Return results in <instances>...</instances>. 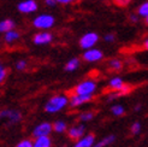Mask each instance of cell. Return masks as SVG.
Masks as SVG:
<instances>
[{"mask_svg":"<svg viewBox=\"0 0 148 147\" xmlns=\"http://www.w3.org/2000/svg\"><path fill=\"white\" fill-rule=\"evenodd\" d=\"M69 105V98L65 94H57L47 100L45 104V111L47 113H57Z\"/></svg>","mask_w":148,"mask_h":147,"instance_id":"obj_1","label":"cell"},{"mask_svg":"<svg viewBox=\"0 0 148 147\" xmlns=\"http://www.w3.org/2000/svg\"><path fill=\"white\" fill-rule=\"evenodd\" d=\"M56 23V18L49 13H41L38 14L34 19H33V25L36 29H40V32L43 30H48Z\"/></svg>","mask_w":148,"mask_h":147,"instance_id":"obj_2","label":"cell"},{"mask_svg":"<svg viewBox=\"0 0 148 147\" xmlns=\"http://www.w3.org/2000/svg\"><path fill=\"white\" fill-rule=\"evenodd\" d=\"M97 88H98V84L95 82L94 80L92 78H88V80H84L82 82H79L76 87H75V93L73 94H77V95H92L97 92Z\"/></svg>","mask_w":148,"mask_h":147,"instance_id":"obj_3","label":"cell"},{"mask_svg":"<svg viewBox=\"0 0 148 147\" xmlns=\"http://www.w3.org/2000/svg\"><path fill=\"white\" fill-rule=\"evenodd\" d=\"M98 41H99V35L94 32H89V33H86L81 36L78 45L82 49L87 51V49L94 48V46L98 43Z\"/></svg>","mask_w":148,"mask_h":147,"instance_id":"obj_4","label":"cell"},{"mask_svg":"<svg viewBox=\"0 0 148 147\" xmlns=\"http://www.w3.org/2000/svg\"><path fill=\"white\" fill-rule=\"evenodd\" d=\"M0 118L7 120L10 124H16L22 120V113L18 110H12V109H4L0 111Z\"/></svg>","mask_w":148,"mask_h":147,"instance_id":"obj_5","label":"cell"},{"mask_svg":"<svg viewBox=\"0 0 148 147\" xmlns=\"http://www.w3.org/2000/svg\"><path fill=\"white\" fill-rule=\"evenodd\" d=\"M53 131L52 128V124L49 122H42L40 124H38L34 130H33V136L36 137H42V136H49V134Z\"/></svg>","mask_w":148,"mask_h":147,"instance_id":"obj_6","label":"cell"},{"mask_svg":"<svg viewBox=\"0 0 148 147\" xmlns=\"http://www.w3.org/2000/svg\"><path fill=\"white\" fill-rule=\"evenodd\" d=\"M53 40V35L52 33H49L48 30H43V32H39L34 35L33 38V42L38 46H45L52 42Z\"/></svg>","mask_w":148,"mask_h":147,"instance_id":"obj_7","label":"cell"},{"mask_svg":"<svg viewBox=\"0 0 148 147\" xmlns=\"http://www.w3.org/2000/svg\"><path fill=\"white\" fill-rule=\"evenodd\" d=\"M17 9L19 12L24 13V14H29V13H34L38 11L39 5L35 0H23L17 5Z\"/></svg>","mask_w":148,"mask_h":147,"instance_id":"obj_8","label":"cell"},{"mask_svg":"<svg viewBox=\"0 0 148 147\" xmlns=\"http://www.w3.org/2000/svg\"><path fill=\"white\" fill-rule=\"evenodd\" d=\"M82 58H83V60H86L88 63H97V62H100L102 59L103 54L98 48H90V49L84 51Z\"/></svg>","mask_w":148,"mask_h":147,"instance_id":"obj_9","label":"cell"},{"mask_svg":"<svg viewBox=\"0 0 148 147\" xmlns=\"http://www.w3.org/2000/svg\"><path fill=\"white\" fill-rule=\"evenodd\" d=\"M93 100L92 95H77V94H72L70 99H69V104L71 107H79L87 102H89Z\"/></svg>","mask_w":148,"mask_h":147,"instance_id":"obj_10","label":"cell"},{"mask_svg":"<svg viewBox=\"0 0 148 147\" xmlns=\"http://www.w3.org/2000/svg\"><path fill=\"white\" fill-rule=\"evenodd\" d=\"M86 127L83 124H76V126H72L69 130H68V136L71 140H79L81 137H83L86 134Z\"/></svg>","mask_w":148,"mask_h":147,"instance_id":"obj_11","label":"cell"},{"mask_svg":"<svg viewBox=\"0 0 148 147\" xmlns=\"http://www.w3.org/2000/svg\"><path fill=\"white\" fill-rule=\"evenodd\" d=\"M95 144V136L93 134H87L81 137L73 145V147H93Z\"/></svg>","mask_w":148,"mask_h":147,"instance_id":"obj_12","label":"cell"},{"mask_svg":"<svg viewBox=\"0 0 148 147\" xmlns=\"http://www.w3.org/2000/svg\"><path fill=\"white\" fill-rule=\"evenodd\" d=\"M125 87V83H124V81L121 78V77H112L110 81H108V88L112 92H119L122 91L123 88Z\"/></svg>","mask_w":148,"mask_h":147,"instance_id":"obj_13","label":"cell"},{"mask_svg":"<svg viewBox=\"0 0 148 147\" xmlns=\"http://www.w3.org/2000/svg\"><path fill=\"white\" fill-rule=\"evenodd\" d=\"M19 38H21V34L16 29H12V30H9L7 33L4 34V40L6 43H13V42L18 41Z\"/></svg>","mask_w":148,"mask_h":147,"instance_id":"obj_14","label":"cell"},{"mask_svg":"<svg viewBox=\"0 0 148 147\" xmlns=\"http://www.w3.org/2000/svg\"><path fill=\"white\" fill-rule=\"evenodd\" d=\"M33 147H52V140L49 136L36 137L33 141Z\"/></svg>","mask_w":148,"mask_h":147,"instance_id":"obj_15","label":"cell"},{"mask_svg":"<svg viewBox=\"0 0 148 147\" xmlns=\"http://www.w3.org/2000/svg\"><path fill=\"white\" fill-rule=\"evenodd\" d=\"M14 29V22L12 19H3L0 22V34H5L9 30Z\"/></svg>","mask_w":148,"mask_h":147,"instance_id":"obj_16","label":"cell"},{"mask_svg":"<svg viewBox=\"0 0 148 147\" xmlns=\"http://www.w3.org/2000/svg\"><path fill=\"white\" fill-rule=\"evenodd\" d=\"M52 128H53V131H56V133L62 134V133H64V131L68 130V124H66V122L59 120V121H56L53 124H52Z\"/></svg>","mask_w":148,"mask_h":147,"instance_id":"obj_17","label":"cell"},{"mask_svg":"<svg viewBox=\"0 0 148 147\" xmlns=\"http://www.w3.org/2000/svg\"><path fill=\"white\" fill-rule=\"evenodd\" d=\"M114 140H116V136L114 135H108V136H105L99 142L94 144L93 147H106V146H110L111 144H113Z\"/></svg>","mask_w":148,"mask_h":147,"instance_id":"obj_18","label":"cell"},{"mask_svg":"<svg viewBox=\"0 0 148 147\" xmlns=\"http://www.w3.org/2000/svg\"><path fill=\"white\" fill-rule=\"evenodd\" d=\"M78 67H79V59L78 58H71V59L65 64V70L72 72V71H76L78 69Z\"/></svg>","mask_w":148,"mask_h":147,"instance_id":"obj_19","label":"cell"},{"mask_svg":"<svg viewBox=\"0 0 148 147\" xmlns=\"http://www.w3.org/2000/svg\"><path fill=\"white\" fill-rule=\"evenodd\" d=\"M137 16L138 17H142V18H147L148 17V0L142 4H140V6L137 7Z\"/></svg>","mask_w":148,"mask_h":147,"instance_id":"obj_20","label":"cell"},{"mask_svg":"<svg viewBox=\"0 0 148 147\" xmlns=\"http://www.w3.org/2000/svg\"><path fill=\"white\" fill-rule=\"evenodd\" d=\"M111 113H112L113 116H116V117H121L125 113V109L121 104H114V105L111 106Z\"/></svg>","mask_w":148,"mask_h":147,"instance_id":"obj_21","label":"cell"},{"mask_svg":"<svg viewBox=\"0 0 148 147\" xmlns=\"http://www.w3.org/2000/svg\"><path fill=\"white\" fill-rule=\"evenodd\" d=\"M94 116H95L94 112H92V111H86V112L79 113L78 118H79L81 122H89V121H92V120L94 118Z\"/></svg>","mask_w":148,"mask_h":147,"instance_id":"obj_22","label":"cell"},{"mask_svg":"<svg viewBox=\"0 0 148 147\" xmlns=\"http://www.w3.org/2000/svg\"><path fill=\"white\" fill-rule=\"evenodd\" d=\"M108 65H110V69H112L114 71H118V70H121L123 68V63L119 59H112V60H110Z\"/></svg>","mask_w":148,"mask_h":147,"instance_id":"obj_23","label":"cell"},{"mask_svg":"<svg viewBox=\"0 0 148 147\" xmlns=\"http://www.w3.org/2000/svg\"><path fill=\"white\" fill-rule=\"evenodd\" d=\"M130 130H131V134L132 135L140 134V131H141V123H140V122H134V123L131 124Z\"/></svg>","mask_w":148,"mask_h":147,"instance_id":"obj_24","label":"cell"},{"mask_svg":"<svg viewBox=\"0 0 148 147\" xmlns=\"http://www.w3.org/2000/svg\"><path fill=\"white\" fill-rule=\"evenodd\" d=\"M27 67H28V62L25 60V59H19L17 63H16V69L17 70H25L27 69Z\"/></svg>","mask_w":148,"mask_h":147,"instance_id":"obj_25","label":"cell"},{"mask_svg":"<svg viewBox=\"0 0 148 147\" xmlns=\"http://www.w3.org/2000/svg\"><path fill=\"white\" fill-rule=\"evenodd\" d=\"M16 147H33V141L29 140V139H24V140L19 141L16 145Z\"/></svg>","mask_w":148,"mask_h":147,"instance_id":"obj_26","label":"cell"},{"mask_svg":"<svg viewBox=\"0 0 148 147\" xmlns=\"http://www.w3.org/2000/svg\"><path fill=\"white\" fill-rule=\"evenodd\" d=\"M6 75H7V72H6V69H5V67L4 65L0 63V84H1L4 81H5V78H6Z\"/></svg>","mask_w":148,"mask_h":147,"instance_id":"obj_27","label":"cell"},{"mask_svg":"<svg viewBox=\"0 0 148 147\" xmlns=\"http://www.w3.org/2000/svg\"><path fill=\"white\" fill-rule=\"evenodd\" d=\"M103 40H105L106 42H113L116 40V35L110 33V34H106L105 36H103Z\"/></svg>","mask_w":148,"mask_h":147,"instance_id":"obj_28","label":"cell"},{"mask_svg":"<svg viewBox=\"0 0 148 147\" xmlns=\"http://www.w3.org/2000/svg\"><path fill=\"white\" fill-rule=\"evenodd\" d=\"M57 4H63V5H68V4H72L75 3L76 0H56Z\"/></svg>","mask_w":148,"mask_h":147,"instance_id":"obj_29","label":"cell"},{"mask_svg":"<svg viewBox=\"0 0 148 147\" xmlns=\"http://www.w3.org/2000/svg\"><path fill=\"white\" fill-rule=\"evenodd\" d=\"M138 16H137V13H131L130 16H129V19L131 21V22H134V23H136V22H138Z\"/></svg>","mask_w":148,"mask_h":147,"instance_id":"obj_30","label":"cell"},{"mask_svg":"<svg viewBox=\"0 0 148 147\" xmlns=\"http://www.w3.org/2000/svg\"><path fill=\"white\" fill-rule=\"evenodd\" d=\"M43 1H45V4H46L47 6H49V7H53V6L57 5L56 0H43Z\"/></svg>","mask_w":148,"mask_h":147,"instance_id":"obj_31","label":"cell"},{"mask_svg":"<svg viewBox=\"0 0 148 147\" xmlns=\"http://www.w3.org/2000/svg\"><path fill=\"white\" fill-rule=\"evenodd\" d=\"M116 1H117L118 4H121V5H125V4H128L130 0H116Z\"/></svg>","mask_w":148,"mask_h":147,"instance_id":"obj_32","label":"cell"},{"mask_svg":"<svg viewBox=\"0 0 148 147\" xmlns=\"http://www.w3.org/2000/svg\"><path fill=\"white\" fill-rule=\"evenodd\" d=\"M143 47H145V49H147L148 51V38L145 40V42H143Z\"/></svg>","mask_w":148,"mask_h":147,"instance_id":"obj_33","label":"cell"},{"mask_svg":"<svg viewBox=\"0 0 148 147\" xmlns=\"http://www.w3.org/2000/svg\"><path fill=\"white\" fill-rule=\"evenodd\" d=\"M141 110V105H136L135 106V111H140Z\"/></svg>","mask_w":148,"mask_h":147,"instance_id":"obj_34","label":"cell"},{"mask_svg":"<svg viewBox=\"0 0 148 147\" xmlns=\"http://www.w3.org/2000/svg\"><path fill=\"white\" fill-rule=\"evenodd\" d=\"M146 23H147V24H148V17H147V18H146Z\"/></svg>","mask_w":148,"mask_h":147,"instance_id":"obj_35","label":"cell"}]
</instances>
